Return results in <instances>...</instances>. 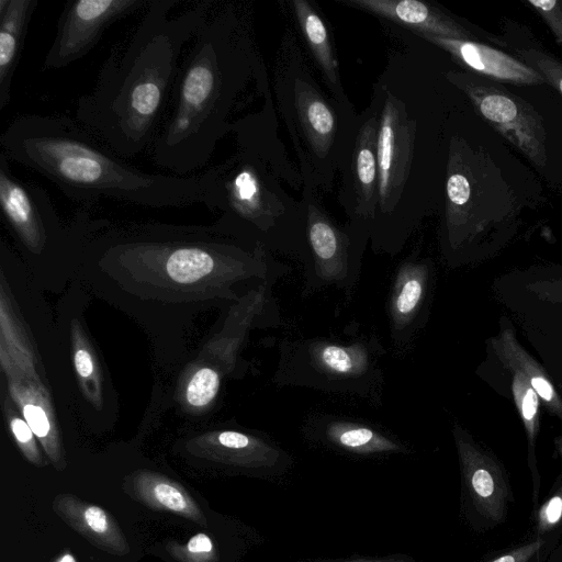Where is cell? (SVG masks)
<instances>
[{
    "mask_svg": "<svg viewBox=\"0 0 562 562\" xmlns=\"http://www.w3.org/2000/svg\"><path fill=\"white\" fill-rule=\"evenodd\" d=\"M384 26L393 45L372 86L380 120L370 245L375 254L394 257L443 203L449 137L445 100L451 83L439 67L436 45L392 23Z\"/></svg>",
    "mask_w": 562,
    "mask_h": 562,
    "instance_id": "1",
    "label": "cell"
},
{
    "mask_svg": "<svg viewBox=\"0 0 562 562\" xmlns=\"http://www.w3.org/2000/svg\"><path fill=\"white\" fill-rule=\"evenodd\" d=\"M252 97L273 98L272 86L250 10L229 2L207 16L192 38L150 147L153 160L180 177L203 169L218 140L232 133L234 111Z\"/></svg>",
    "mask_w": 562,
    "mask_h": 562,
    "instance_id": "2",
    "label": "cell"
},
{
    "mask_svg": "<svg viewBox=\"0 0 562 562\" xmlns=\"http://www.w3.org/2000/svg\"><path fill=\"white\" fill-rule=\"evenodd\" d=\"M177 0H151L128 42L104 60L75 119L123 158L151 147L166 116L186 45L209 16L210 1L170 15Z\"/></svg>",
    "mask_w": 562,
    "mask_h": 562,
    "instance_id": "3",
    "label": "cell"
},
{
    "mask_svg": "<svg viewBox=\"0 0 562 562\" xmlns=\"http://www.w3.org/2000/svg\"><path fill=\"white\" fill-rule=\"evenodd\" d=\"M10 160L36 171L80 205L113 199L150 207L205 203L215 166L180 177L148 173L128 162L76 119L22 115L0 136Z\"/></svg>",
    "mask_w": 562,
    "mask_h": 562,
    "instance_id": "4",
    "label": "cell"
},
{
    "mask_svg": "<svg viewBox=\"0 0 562 562\" xmlns=\"http://www.w3.org/2000/svg\"><path fill=\"white\" fill-rule=\"evenodd\" d=\"M236 151L215 166L204 205L222 212L217 225L229 236L270 255L307 259L306 210L281 180L303 190V179L290 160L278 130L262 123L239 125Z\"/></svg>",
    "mask_w": 562,
    "mask_h": 562,
    "instance_id": "5",
    "label": "cell"
},
{
    "mask_svg": "<svg viewBox=\"0 0 562 562\" xmlns=\"http://www.w3.org/2000/svg\"><path fill=\"white\" fill-rule=\"evenodd\" d=\"M272 91L303 186L319 194L329 193L350 157L359 113L351 102L337 100L321 86L292 22L285 26L276 53Z\"/></svg>",
    "mask_w": 562,
    "mask_h": 562,
    "instance_id": "6",
    "label": "cell"
},
{
    "mask_svg": "<svg viewBox=\"0 0 562 562\" xmlns=\"http://www.w3.org/2000/svg\"><path fill=\"white\" fill-rule=\"evenodd\" d=\"M385 353L384 346L373 335L350 340L329 337L284 339L279 346L273 382L380 402Z\"/></svg>",
    "mask_w": 562,
    "mask_h": 562,
    "instance_id": "7",
    "label": "cell"
},
{
    "mask_svg": "<svg viewBox=\"0 0 562 562\" xmlns=\"http://www.w3.org/2000/svg\"><path fill=\"white\" fill-rule=\"evenodd\" d=\"M302 200L306 210L308 248L303 265L302 294L307 296L336 286L351 295L369 239L347 223H337L322 203L319 193L312 187L303 186Z\"/></svg>",
    "mask_w": 562,
    "mask_h": 562,
    "instance_id": "8",
    "label": "cell"
},
{
    "mask_svg": "<svg viewBox=\"0 0 562 562\" xmlns=\"http://www.w3.org/2000/svg\"><path fill=\"white\" fill-rule=\"evenodd\" d=\"M380 113L371 98L359 113V126L348 162L340 173L337 200L347 224L370 241L378 194V132Z\"/></svg>",
    "mask_w": 562,
    "mask_h": 562,
    "instance_id": "9",
    "label": "cell"
},
{
    "mask_svg": "<svg viewBox=\"0 0 562 562\" xmlns=\"http://www.w3.org/2000/svg\"><path fill=\"white\" fill-rule=\"evenodd\" d=\"M151 0L68 1L57 22L56 36L44 58V69H60L87 55L114 22Z\"/></svg>",
    "mask_w": 562,
    "mask_h": 562,
    "instance_id": "10",
    "label": "cell"
},
{
    "mask_svg": "<svg viewBox=\"0 0 562 562\" xmlns=\"http://www.w3.org/2000/svg\"><path fill=\"white\" fill-rule=\"evenodd\" d=\"M0 206L4 221L27 251L40 255L64 234L55 205L37 183L24 181L10 168V159L0 153Z\"/></svg>",
    "mask_w": 562,
    "mask_h": 562,
    "instance_id": "11",
    "label": "cell"
},
{
    "mask_svg": "<svg viewBox=\"0 0 562 562\" xmlns=\"http://www.w3.org/2000/svg\"><path fill=\"white\" fill-rule=\"evenodd\" d=\"M436 266L417 249L396 268L387 300L391 340L395 348H407L428 322L434 300Z\"/></svg>",
    "mask_w": 562,
    "mask_h": 562,
    "instance_id": "12",
    "label": "cell"
},
{
    "mask_svg": "<svg viewBox=\"0 0 562 562\" xmlns=\"http://www.w3.org/2000/svg\"><path fill=\"white\" fill-rule=\"evenodd\" d=\"M448 81L469 97L474 106L532 161L542 166V133L533 114L498 89L459 70H446Z\"/></svg>",
    "mask_w": 562,
    "mask_h": 562,
    "instance_id": "13",
    "label": "cell"
},
{
    "mask_svg": "<svg viewBox=\"0 0 562 562\" xmlns=\"http://www.w3.org/2000/svg\"><path fill=\"white\" fill-rule=\"evenodd\" d=\"M303 431L311 441L350 456L373 458L409 453L408 447L395 436L348 417L316 414L306 420Z\"/></svg>",
    "mask_w": 562,
    "mask_h": 562,
    "instance_id": "14",
    "label": "cell"
},
{
    "mask_svg": "<svg viewBox=\"0 0 562 562\" xmlns=\"http://www.w3.org/2000/svg\"><path fill=\"white\" fill-rule=\"evenodd\" d=\"M452 434L468 496L481 514L499 520L507 497L499 467L461 426L454 425Z\"/></svg>",
    "mask_w": 562,
    "mask_h": 562,
    "instance_id": "15",
    "label": "cell"
},
{
    "mask_svg": "<svg viewBox=\"0 0 562 562\" xmlns=\"http://www.w3.org/2000/svg\"><path fill=\"white\" fill-rule=\"evenodd\" d=\"M344 5L375 15L378 19L412 31L457 40L476 38L464 25L434 4L418 0H336Z\"/></svg>",
    "mask_w": 562,
    "mask_h": 562,
    "instance_id": "16",
    "label": "cell"
},
{
    "mask_svg": "<svg viewBox=\"0 0 562 562\" xmlns=\"http://www.w3.org/2000/svg\"><path fill=\"white\" fill-rule=\"evenodd\" d=\"M294 27L308 57L312 58L327 91L337 100L350 103L345 92L330 27L315 1L289 0Z\"/></svg>",
    "mask_w": 562,
    "mask_h": 562,
    "instance_id": "17",
    "label": "cell"
},
{
    "mask_svg": "<svg viewBox=\"0 0 562 562\" xmlns=\"http://www.w3.org/2000/svg\"><path fill=\"white\" fill-rule=\"evenodd\" d=\"M418 36L441 48L457 63L467 66L475 72L514 83L537 85L546 81L530 66L485 44L432 35Z\"/></svg>",
    "mask_w": 562,
    "mask_h": 562,
    "instance_id": "18",
    "label": "cell"
},
{
    "mask_svg": "<svg viewBox=\"0 0 562 562\" xmlns=\"http://www.w3.org/2000/svg\"><path fill=\"white\" fill-rule=\"evenodd\" d=\"M37 0H0V110L11 100V88Z\"/></svg>",
    "mask_w": 562,
    "mask_h": 562,
    "instance_id": "19",
    "label": "cell"
},
{
    "mask_svg": "<svg viewBox=\"0 0 562 562\" xmlns=\"http://www.w3.org/2000/svg\"><path fill=\"white\" fill-rule=\"evenodd\" d=\"M494 350L508 369L519 371L538 394L540 401L562 420V400L546 371L517 341L513 328H503L492 340Z\"/></svg>",
    "mask_w": 562,
    "mask_h": 562,
    "instance_id": "20",
    "label": "cell"
},
{
    "mask_svg": "<svg viewBox=\"0 0 562 562\" xmlns=\"http://www.w3.org/2000/svg\"><path fill=\"white\" fill-rule=\"evenodd\" d=\"M10 391L22 407V414L34 435L46 445L48 451L56 446V431L52 424V406L41 391L12 382Z\"/></svg>",
    "mask_w": 562,
    "mask_h": 562,
    "instance_id": "21",
    "label": "cell"
},
{
    "mask_svg": "<svg viewBox=\"0 0 562 562\" xmlns=\"http://www.w3.org/2000/svg\"><path fill=\"white\" fill-rule=\"evenodd\" d=\"M512 372V393L524 424L529 446L532 447L539 429L540 398L526 378L517 370Z\"/></svg>",
    "mask_w": 562,
    "mask_h": 562,
    "instance_id": "22",
    "label": "cell"
},
{
    "mask_svg": "<svg viewBox=\"0 0 562 562\" xmlns=\"http://www.w3.org/2000/svg\"><path fill=\"white\" fill-rule=\"evenodd\" d=\"M74 363L86 395L97 405L101 402L100 375L95 359L83 339L80 327H74Z\"/></svg>",
    "mask_w": 562,
    "mask_h": 562,
    "instance_id": "23",
    "label": "cell"
},
{
    "mask_svg": "<svg viewBox=\"0 0 562 562\" xmlns=\"http://www.w3.org/2000/svg\"><path fill=\"white\" fill-rule=\"evenodd\" d=\"M221 379L212 368L199 369L190 379L187 390V402L194 407L207 406L217 395Z\"/></svg>",
    "mask_w": 562,
    "mask_h": 562,
    "instance_id": "24",
    "label": "cell"
},
{
    "mask_svg": "<svg viewBox=\"0 0 562 562\" xmlns=\"http://www.w3.org/2000/svg\"><path fill=\"white\" fill-rule=\"evenodd\" d=\"M520 55L528 66L531 65V68L538 71L546 81H549L562 94V64L559 60L535 50L525 52Z\"/></svg>",
    "mask_w": 562,
    "mask_h": 562,
    "instance_id": "25",
    "label": "cell"
},
{
    "mask_svg": "<svg viewBox=\"0 0 562 562\" xmlns=\"http://www.w3.org/2000/svg\"><path fill=\"white\" fill-rule=\"evenodd\" d=\"M153 494L161 506L170 510L182 514H190L192 512V503L189 498L180 490L169 483H156L153 487Z\"/></svg>",
    "mask_w": 562,
    "mask_h": 562,
    "instance_id": "26",
    "label": "cell"
},
{
    "mask_svg": "<svg viewBox=\"0 0 562 562\" xmlns=\"http://www.w3.org/2000/svg\"><path fill=\"white\" fill-rule=\"evenodd\" d=\"M10 429L25 456L34 462L37 461L38 453L34 441V432L26 420L19 416H12L10 418Z\"/></svg>",
    "mask_w": 562,
    "mask_h": 562,
    "instance_id": "27",
    "label": "cell"
},
{
    "mask_svg": "<svg viewBox=\"0 0 562 562\" xmlns=\"http://www.w3.org/2000/svg\"><path fill=\"white\" fill-rule=\"evenodd\" d=\"M548 21L562 42V10L558 1H529Z\"/></svg>",
    "mask_w": 562,
    "mask_h": 562,
    "instance_id": "28",
    "label": "cell"
},
{
    "mask_svg": "<svg viewBox=\"0 0 562 562\" xmlns=\"http://www.w3.org/2000/svg\"><path fill=\"white\" fill-rule=\"evenodd\" d=\"M562 518V495L551 497L539 512V526L547 530L555 526Z\"/></svg>",
    "mask_w": 562,
    "mask_h": 562,
    "instance_id": "29",
    "label": "cell"
},
{
    "mask_svg": "<svg viewBox=\"0 0 562 562\" xmlns=\"http://www.w3.org/2000/svg\"><path fill=\"white\" fill-rule=\"evenodd\" d=\"M301 562H417L414 558L405 553H394L389 554L386 557H378V558H364V557H353V558H319L312 560H304Z\"/></svg>",
    "mask_w": 562,
    "mask_h": 562,
    "instance_id": "30",
    "label": "cell"
},
{
    "mask_svg": "<svg viewBox=\"0 0 562 562\" xmlns=\"http://www.w3.org/2000/svg\"><path fill=\"white\" fill-rule=\"evenodd\" d=\"M542 541L537 540L519 547L491 562H527L541 547Z\"/></svg>",
    "mask_w": 562,
    "mask_h": 562,
    "instance_id": "31",
    "label": "cell"
},
{
    "mask_svg": "<svg viewBox=\"0 0 562 562\" xmlns=\"http://www.w3.org/2000/svg\"><path fill=\"white\" fill-rule=\"evenodd\" d=\"M85 519L90 529L98 533L104 532L109 527L105 513L97 506H90L86 509Z\"/></svg>",
    "mask_w": 562,
    "mask_h": 562,
    "instance_id": "32",
    "label": "cell"
},
{
    "mask_svg": "<svg viewBox=\"0 0 562 562\" xmlns=\"http://www.w3.org/2000/svg\"><path fill=\"white\" fill-rule=\"evenodd\" d=\"M188 549L193 553L210 552L213 549V543L206 535L199 533L190 539Z\"/></svg>",
    "mask_w": 562,
    "mask_h": 562,
    "instance_id": "33",
    "label": "cell"
},
{
    "mask_svg": "<svg viewBox=\"0 0 562 562\" xmlns=\"http://www.w3.org/2000/svg\"><path fill=\"white\" fill-rule=\"evenodd\" d=\"M59 562H76L71 554H65Z\"/></svg>",
    "mask_w": 562,
    "mask_h": 562,
    "instance_id": "34",
    "label": "cell"
},
{
    "mask_svg": "<svg viewBox=\"0 0 562 562\" xmlns=\"http://www.w3.org/2000/svg\"><path fill=\"white\" fill-rule=\"evenodd\" d=\"M561 451H562V448H561Z\"/></svg>",
    "mask_w": 562,
    "mask_h": 562,
    "instance_id": "35",
    "label": "cell"
}]
</instances>
